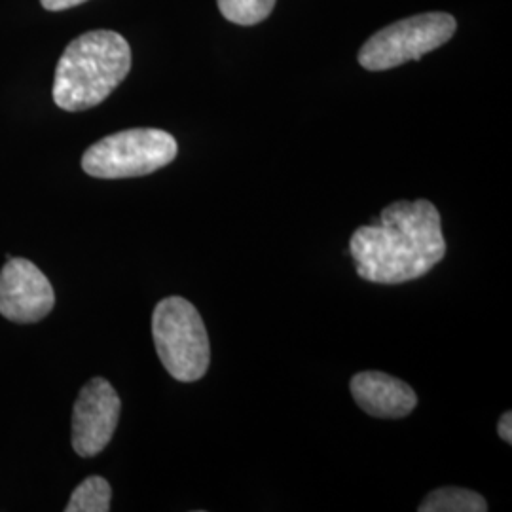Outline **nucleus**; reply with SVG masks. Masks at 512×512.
I'll list each match as a JSON object with an SVG mask.
<instances>
[{
	"instance_id": "39448f33",
	"label": "nucleus",
	"mask_w": 512,
	"mask_h": 512,
	"mask_svg": "<svg viewBox=\"0 0 512 512\" xmlns=\"http://www.w3.org/2000/svg\"><path fill=\"white\" fill-rule=\"evenodd\" d=\"M458 29L456 18L446 12H427L387 25L368 38L359 52L366 71H387L418 61L423 55L444 46Z\"/></svg>"
},
{
	"instance_id": "ddd939ff",
	"label": "nucleus",
	"mask_w": 512,
	"mask_h": 512,
	"mask_svg": "<svg viewBox=\"0 0 512 512\" xmlns=\"http://www.w3.org/2000/svg\"><path fill=\"white\" fill-rule=\"evenodd\" d=\"M497 433H499V437H501V440H505L507 444H511L512 412H505V414L501 416V420H499V425H497Z\"/></svg>"
},
{
	"instance_id": "f257e3e1",
	"label": "nucleus",
	"mask_w": 512,
	"mask_h": 512,
	"mask_svg": "<svg viewBox=\"0 0 512 512\" xmlns=\"http://www.w3.org/2000/svg\"><path fill=\"white\" fill-rule=\"evenodd\" d=\"M357 274L370 283L399 285L429 274L446 255L439 209L427 200L391 203L374 224L349 239Z\"/></svg>"
},
{
	"instance_id": "9d476101",
	"label": "nucleus",
	"mask_w": 512,
	"mask_h": 512,
	"mask_svg": "<svg viewBox=\"0 0 512 512\" xmlns=\"http://www.w3.org/2000/svg\"><path fill=\"white\" fill-rule=\"evenodd\" d=\"M112 490L103 476H88L80 486H76L67 512H109Z\"/></svg>"
},
{
	"instance_id": "20e7f679",
	"label": "nucleus",
	"mask_w": 512,
	"mask_h": 512,
	"mask_svg": "<svg viewBox=\"0 0 512 512\" xmlns=\"http://www.w3.org/2000/svg\"><path fill=\"white\" fill-rule=\"evenodd\" d=\"M177 141L164 129L135 128L112 133L82 156V169L95 179L150 175L177 158Z\"/></svg>"
},
{
	"instance_id": "0eeeda50",
	"label": "nucleus",
	"mask_w": 512,
	"mask_h": 512,
	"mask_svg": "<svg viewBox=\"0 0 512 512\" xmlns=\"http://www.w3.org/2000/svg\"><path fill=\"white\" fill-rule=\"evenodd\" d=\"M50 279L37 264L10 258L0 272V315L14 323H37L54 310Z\"/></svg>"
},
{
	"instance_id": "1a4fd4ad",
	"label": "nucleus",
	"mask_w": 512,
	"mask_h": 512,
	"mask_svg": "<svg viewBox=\"0 0 512 512\" xmlns=\"http://www.w3.org/2000/svg\"><path fill=\"white\" fill-rule=\"evenodd\" d=\"M420 512H486L488 503L480 494L465 488H439L421 501Z\"/></svg>"
},
{
	"instance_id": "7ed1b4c3",
	"label": "nucleus",
	"mask_w": 512,
	"mask_h": 512,
	"mask_svg": "<svg viewBox=\"0 0 512 512\" xmlns=\"http://www.w3.org/2000/svg\"><path fill=\"white\" fill-rule=\"evenodd\" d=\"M152 336L162 365L177 382L202 380L211 363V344L194 304L181 296L164 298L152 313Z\"/></svg>"
},
{
	"instance_id": "9b49d317",
	"label": "nucleus",
	"mask_w": 512,
	"mask_h": 512,
	"mask_svg": "<svg viewBox=\"0 0 512 512\" xmlns=\"http://www.w3.org/2000/svg\"><path fill=\"white\" fill-rule=\"evenodd\" d=\"M220 14L236 25H256L268 18L275 0H217Z\"/></svg>"
},
{
	"instance_id": "f8f14e48",
	"label": "nucleus",
	"mask_w": 512,
	"mask_h": 512,
	"mask_svg": "<svg viewBox=\"0 0 512 512\" xmlns=\"http://www.w3.org/2000/svg\"><path fill=\"white\" fill-rule=\"evenodd\" d=\"M86 0H40V4L50 10V12H61V10H69L78 4H84Z\"/></svg>"
},
{
	"instance_id": "6e6552de",
	"label": "nucleus",
	"mask_w": 512,
	"mask_h": 512,
	"mask_svg": "<svg viewBox=\"0 0 512 512\" xmlns=\"http://www.w3.org/2000/svg\"><path fill=\"white\" fill-rule=\"evenodd\" d=\"M351 395L366 414L384 420L406 418L418 406V395L410 385L385 372L366 370L351 378Z\"/></svg>"
},
{
	"instance_id": "f03ea898",
	"label": "nucleus",
	"mask_w": 512,
	"mask_h": 512,
	"mask_svg": "<svg viewBox=\"0 0 512 512\" xmlns=\"http://www.w3.org/2000/svg\"><path fill=\"white\" fill-rule=\"evenodd\" d=\"M131 48L114 31H90L61 55L54 78V101L67 112L101 105L129 74Z\"/></svg>"
},
{
	"instance_id": "423d86ee",
	"label": "nucleus",
	"mask_w": 512,
	"mask_h": 512,
	"mask_svg": "<svg viewBox=\"0 0 512 512\" xmlns=\"http://www.w3.org/2000/svg\"><path fill=\"white\" fill-rule=\"evenodd\" d=\"M122 412L116 389L103 378L82 387L73 412V448L80 458H93L109 444Z\"/></svg>"
}]
</instances>
